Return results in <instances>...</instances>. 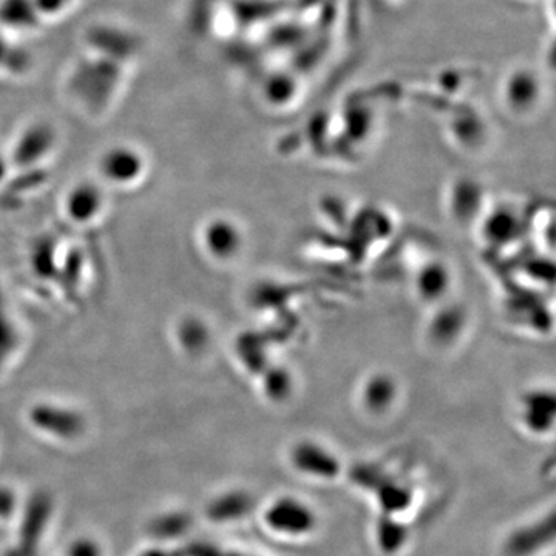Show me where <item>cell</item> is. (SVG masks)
<instances>
[{"label": "cell", "instance_id": "obj_1", "mask_svg": "<svg viewBox=\"0 0 556 556\" xmlns=\"http://www.w3.org/2000/svg\"><path fill=\"white\" fill-rule=\"evenodd\" d=\"M262 526L277 540L305 541L317 532L320 521L308 501L285 493L273 497L263 508Z\"/></svg>", "mask_w": 556, "mask_h": 556}, {"label": "cell", "instance_id": "obj_2", "mask_svg": "<svg viewBox=\"0 0 556 556\" xmlns=\"http://www.w3.org/2000/svg\"><path fill=\"white\" fill-rule=\"evenodd\" d=\"M288 464L299 477L314 482H332L343 473L340 457L327 445L311 439L295 442L289 448Z\"/></svg>", "mask_w": 556, "mask_h": 556}, {"label": "cell", "instance_id": "obj_3", "mask_svg": "<svg viewBox=\"0 0 556 556\" xmlns=\"http://www.w3.org/2000/svg\"><path fill=\"white\" fill-rule=\"evenodd\" d=\"M84 49L134 64L141 53V39L138 38L137 33L121 25L98 24L87 30Z\"/></svg>", "mask_w": 556, "mask_h": 556}, {"label": "cell", "instance_id": "obj_4", "mask_svg": "<svg viewBox=\"0 0 556 556\" xmlns=\"http://www.w3.org/2000/svg\"><path fill=\"white\" fill-rule=\"evenodd\" d=\"M146 159L134 146H113L102 153L100 172L104 179L115 186H130L142 177Z\"/></svg>", "mask_w": 556, "mask_h": 556}, {"label": "cell", "instance_id": "obj_5", "mask_svg": "<svg viewBox=\"0 0 556 556\" xmlns=\"http://www.w3.org/2000/svg\"><path fill=\"white\" fill-rule=\"evenodd\" d=\"M104 201V192L100 186L91 181L78 182L65 195V214L72 222L86 225L100 217Z\"/></svg>", "mask_w": 556, "mask_h": 556}, {"label": "cell", "instance_id": "obj_6", "mask_svg": "<svg viewBox=\"0 0 556 556\" xmlns=\"http://www.w3.org/2000/svg\"><path fill=\"white\" fill-rule=\"evenodd\" d=\"M54 134L53 127L47 123H35L22 131L17 139L16 153L14 160L21 163H31V161L40 160L53 148Z\"/></svg>", "mask_w": 556, "mask_h": 556}, {"label": "cell", "instance_id": "obj_7", "mask_svg": "<svg viewBox=\"0 0 556 556\" xmlns=\"http://www.w3.org/2000/svg\"><path fill=\"white\" fill-rule=\"evenodd\" d=\"M43 24L33 0H0V28L28 33Z\"/></svg>", "mask_w": 556, "mask_h": 556}, {"label": "cell", "instance_id": "obj_8", "mask_svg": "<svg viewBox=\"0 0 556 556\" xmlns=\"http://www.w3.org/2000/svg\"><path fill=\"white\" fill-rule=\"evenodd\" d=\"M203 243L214 257H232L240 247V233L228 219H214L203 230Z\"/></svg>", "mask_w": 556, "mask_h": 556}, {"label": "cell", "instance_id": "obj_9", "mask_svg": "<svg viewBox=\"0 0 556 556\" xmlns=\"http://www.w3.org/2000/svg\"><path fill=\"white\" fill-rule=\"evenodd\" d=\"M412 503V493L407 486L391 482L378 490V504L383 517L399 518L402 511L407 510Z\"/></svg>", "mask_w": 556, "mask_h": 556}, {"label": "cell", "instance_id": "obj_10", "mask_svg": "<svg viewBox=\"0 0 556 556\" xmlns=\"http://www.w3.org/2000/svg\"><path fill=\"white\" fill-rule=\"evenodd\" d=\"M376 540L378 546L386 554H394L405 546L407 541V530L401 525V519L393 517L380 518V525L376 529Z\"/></svg>", "mask_w": 556, "mask_h": 556}, {"label": "cell", "instance_id": "obj_11", "mask_svg": "<svg viewBox=\"0 0 556 556\" xmlns=\"http://www.w3.org/2000/svg\"><path fill=\"white\" fill-rule=\"evenodd\" d=\"M28 65L27 56L17 47L13 46L10 40L0 36V72L9 70V72H21Z\"/></svg>", "mask_w": 556, "mask_h": 556}, {"label": "cell", "instance_id": "obj_12", "mask_svg": "<svg viewBox=\"0 0 556 556\" xmlns=\"http://www.w3.org/2000/svg\"><path fill=\"white\" fill-rule=\"evenodd\" d=\"M79 0H33L42 21L60 20L75 9Z\"/></svg>", "mask_w": 556, "mask_h": 556}, {"label": "cell", "instance_id": "obj_13", "mask_svg": "<svg viewBox=\"0 0 556 556\" xmlns=\"http://www.w3.org/2000/svg\"><path fill=\"white\" fill-rule=\"evenodd\" d=\"M393 401V393H391V386L387 382H376L369 386L367 393H365V402L369 409L387 408L390 402Z\"/></svg>", "mask_w": 556, "mask_h": 556}]
</instances>
